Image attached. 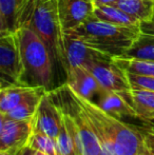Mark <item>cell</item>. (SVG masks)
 <instances>
[{
  "mask_svg": "<svg viewBox=\"0 0 154 155\" xmlns=\"http://www.w3.org/2000/svg\"><path fill=\"white\" fill-rule=\"evenodd\" d=\"M71 91L90 117L103 155H140L144 152L142 131L108 113L96 102L82 97L72 89Z\"/></svg>",
  "mask_w": 154,
  "mask_h": 155,
  "instance_id": "1",
  "label": "cell"
},
{
  "mask_svg": "<svg viewBox=\"0 0 154 155\" xmlns=\"http://www.w3.org/2000/svg\"><path fill=\"white\" fill-rule=\"evenodd\" d=\"M67 32L112 58L125 55L142 34L139 27H125L105 22L94 15L76 29Z\"/></svg>",
  "mask_w": 154,
  "mask_h": 155,
  "instance_id": "2",
  "label": "cell"
},
{
  "mask_svg": "<svg viewBox=\"0 0 154 155\" xmlns=\"http://www.w3.org/2000/svg\"><path fill=\"white\" fill-rule=\"evenodd\" d=\"M20 53L25 67L23 84L50 91L53 81L54 59L44 41L35 31L25 27L18 32Z\"/></svg>",
  "mask_w": 154,
  "mask_h": 155,
  "instance_id": "3",
  "label": "cell"
},
{
  "mask_svg": "<svg viewBox=\"0 0 154 155\" xmlns=\"http://www.w3.org/2000/svg\"><path fill=\"white\" fill-rule=\"evenodd\" d=\"M52 93L61 101L60 104L57 102L56 104L64 111L69 113L76 124L81 143L82 155H103L100 141L95 133L92 121L86 111L81 108V106L73 96L70 87L64 84L62 87L56 89Z\"/></svg>",
  "mask_w": 154,
  "mask_h": 155,
  "instance_id": "4",
  "label": "cell"
},
{
  "mask_svg": "<svg viewBox=\"0 0 154 155\" xmlns=\"http://www.w3.org/2000/svg\"><path fill=\"white\" fill-rule=\"evenodd\" d=\"M29 28L44 41L54 61H58L57 41L61 29L58 18L57 0H36L35 11Z\"/></svg>",
  "mask_w": 154,
  "mask_h": 155,
  "instance_id": "5",
  "label": "cell"
},
{
  "mask_svg": "<svg viewBox=\"0 0 154 155\" xmlns=\"http://www.w3.org/2000/svg\"><path fill=\"white\" fill-rule=\"evenodd\" d=\"M25 67L18 33L0 36V89L23 84Z\"/></svg>",
  "mask_w": 154,
  "mask_h": 155,
  "instance_id": "6",
  "label": "cell"
},
{
  "mask_svg": "<svg viewBox=\"0 0 154 155\" xmlns=\"http://www.w3.org/2000/svg\"><path fill=\"white\" fill-rule=\"evenodd\" d=\"M58 61L64 72L77 65H86L95 59H113L110 56L89 47L81 39L69 32L60 31L57 41Z\"/></svg>",
  "mask_w": 154,
  "mask_h": 155,
  "instance_id": "7",
  "label": "cell"
},
{
  "mask_svg": "<svg viewBox=\"0 0 154 155\" xmlns=\"http://www.w3.org/2000/svg\"><path fill=\"white\" fill-rule=\"evenodd\" d=\"M36 0H0V36L29 27Z\"/></svg>",
  "mask_w": 154,
  "mask_h": 155,
  "instance_id": "8",
  "label": "cell"
},
{
  "mask_svg": "<svg viewBox=\"0 0 154 155\" xmlns=\"http://www.w3.org/2000/svg\"><path fill=\"white\" fill-rule=\"evenodd\" d=\"M34 132V117L13 119L0 115V151L21 150Z\"/></svg>",
  "mask_w": 154,
  "mask_h": 155,
  "instance_id": "9",
  "label": "cell"
},
{
  "mask_svg": "<svg viewBox=\"0 0 154 155\" xmlns=\"http://www.w3.org/2000/svg\"><path fill=\"white\" fill-rule=\"evenodd\" d=\"M94 75L101 87L114 92H127L131 89L127 75L113 59H95L84 65Z\"/></svg>",
  "mask_w": 154,
  "mask_h": 155,
  "instance_id": "10",
  "label": "cell"
},
{
  "mask_svg": "<svg viewBox=\"0 0 154 155\" xmlns=\"http://www.w3.org/2000/svg\"><path fill=\"white\" fill-rule=\"evenodd\" d=\"M64 124V113L48 91L42 96L34 116V131L57 138Z\"/></svg>",
  "mask_w": 154,
  "mask_h": 155,
  "instance_id": "11",
  "label": "cell"
},
{
  "mask_svg": "<svg viewBox=\"0 0 154 155\" xmlns=\"http://www.w3.org/2000/svg\"><path fill=\"white\" fill-rule=\"evenodd\" d=\"M95 6L94 0H57L61 31H71L82 25L93 15Z\"/></svg>",
  "mask_w": 154,
  "mask_h": 155,
  "instance_id": "12",
  "label": "cell"
},
{
  "mask_svg": "<svg viewBox=\"0 0 154 155\" xmlns=\"http://www.w3.org/2000/svg\"><path fill=\"white\" fill-rule=\"evenodd\" d=\"M66 84L80 96L94 101L103 90L92 73L82 65L70 69L66 72Z\"/></svg>",
  "mask_w": 154,
  "mask_h": 155,
  "instance_id": "13",
  "label": "cell"
},
{
  "mask_svg": "<svg viewBox=\"0 0 154 155\" xmlns=\"http://www.w3.org/2000/svg\"><path fill=\"white\" fill-rule=\"evenodd\" d=\"M94 102H96L108 113L115 115L119 118L123 116L137 118V112L123 92L118 93L103 89L94 100Z\"/></svg>",
  "mask_w": 154,
  "mask_h": 155,
  "instance_id": "14",
  "label": "cell"
},
{
  "mask_svg": "<svg viewBox=\"0 0 154 155\" xmlns=\"http://www.w3.org/2000/svg\"><path fill=\"white\" fill-rule=\"evenodd\" d=\"M48 91L42 87H35L32 92L13 110L8 111L5 114H0L13 119H31L35 116L36 111L39 106L42 96Z\"/></svg>",
  "mask_w": 154,
  "mask_h": 155,
  "instance_id": "15",
  "label": "cell"
},
{
  "mask_svg": "<svg viewBox=\"0 0 154 155\" xmlns=\"http://www.w3.org/2000/svg\"><path fill=\"white\" fill-rule=\"evenodd\" d=\"M96 18L105 22L113 23L117 25H125V27H139L140 21L136 18L130 16L123 10L117 8L114 4L108 5H97L95 6L94 13Z\"/></svg>",
  "mask_w": 154,
  "mask_h": 155,
  "instance_id": "16",
  "label": "cell"
},
{
  "mask_svg": "<svg viewBox=\"0 0 154 155\" xmlns=\"http://www.w3.org/2000/svg\"><path fill=\"white\" fill-rule=\"evenodd\" d=\"M114 5L140 22L154 19V0H118Z\"/></svg>",
  "mask_w": 154,
  "mask_h": 155,
  "instance_id": "17",
  "label": "cell"
},
{
  "mask_svg": "<svg viewBox=\"0 0 154 155\" xmlns=\"http://www.w3.org/2000/svg\"><path fill=\"white\" fill-rule=\"evenodd\" d=\"M34 88L35 87L19 84L0 89V114H5L13 110L32 92Z\"/></svg>",
  "mask_w": 154,
  "mask_h": 155,
  "instance_id": "18",
  "label": "cell"
},
{
  "mask_svg": "<svg viewBox=\"0 0 154 155\" xmlns=\"http://www.w3.org/2000/svg\"><path fill=\"white\" fill-rule=\"evenodd\" d=\"M123 94L137 112V118L149 112H154V91L130 89Z\"/></svg>",
  "mask_w": 154,
  "mask_h": 155,
  "instance_id": "19",
  "label": "cell"
},
{
  "mask_svg": "<svg viewBox=\"0 0 154 155\" xmlns=\"http://www.w3.org/2000/svg\"><path fill=\"white\" fill-rule=\"evenodd\" d=\"M121 57L154 60V35L142 33L134 45Z\"/></svg>",
  "mask_w": 154,
  "mask_h": 155,
  "instance_id": "20",
  "label": "cell"
},
{
  "mask_svg": "<svg viewBox=\"0 0 154 155\" xmlns=\"http://www.w3.org/2000/svg\"><path fill=\"white\" fill-rule=\"evenodd\" d=\"M114 61L125 72L154 77V60L117 57L114 58Z\"/></svg>",
  "mask_w": 154,
  "mask_h": 155,
  "instance_id": "21",
  "label": "cell"
},
{
  "mask_svg": "<svg viewBox=\"0 0 154 155\" xmlns=\"http://www.w3.org/2000/svg\"><path fill=\"white\" fill-rule=\"evenodd\" d=\"M28 146L35 151H40L49 155H60L57 141L48 134L34 131L28 141Z\"/></svg>",
  "mask_w": 154,
  "mask_h": 155,
  "instance_id": "22",
  "label": "cell"
},
{
  "mask_svg": "<svg viewBox=\"0 0 154 155\" xmlns=\"http://www.w3.org/2000/svg\"><path fill=\"white\" fill-rule=\"evenodd\" d=\"M128 81L131 89H143V90L154 91V77L152 76L139 75L126 72Z\"/></svg>",
  "mask_w": 154,
  "mask_h": 155,
  "instance_id": "23",
  "label": "cell"
},
{
  "mask_svg": "<svg viewBox=\"0 0 154 155\" xmlns=\"http://www.w3.org/2000/svg\"><path fill=\"white\" fill-rule=\"evenodd\" d=\"M143 133L144 152L140 155H154V130L151 128L140 130Z\"/></svg>",
  "mask_w": 154,
  "mask_h": 155,
  "instance_id": "24",
  "label": "cell"
},
{
  "mask_svg": "<svg viewBox=\"0 0 154 155\" xmlns=\"http://www.w3.org/2000/svg\"><path fill=\"white\" fill-rule=\"evenodd\" d=\"M139 119H142L144 123L148 124L150 127H154V112H149L147 114L143 115L139 117Z\"/></svg>",
  "mask_w": 154,
  "mask_h": 155,
  "instance_id": "25",
  "label": "cell"
},
{
  "mask_svg": "<svg viewBox=\"0 0 154 155\" xmlns=\"http://www.w3.org/2000/svg\"><path fill=\"white\" fill-rule=\"evenodd\" d=\"M34 154H35V150L32 149V148L29 147L28 145L25 146V147H23L18 153V155H34Z\"/></svg>",
  "mask_w": 154,
  "mask_h": 155,
  "instance_id": "26",
  "label": "cell"
},
{
  "mask_svg": "<svg viewBox=\"0 0 154 155\" xmlns=\"http://www.w3.org/2000/svg\"><path fill=\"white\" fill-rule=\"evenodd\" d=\"M118 0H94L95 5H108V4H114Z\"/></svg>",
  "mask_w": 154,
  "mask_h": 155,
  "instance_id": "27",
  "label": "cell"
},
{
  "mask_svg": "<svg viewBox=\"0 0 154 155\" xmlns=\"http://www.w3.org/2000/svg\"><path fill=\"white\" fill-rule=\"evenodd\" d=\"M20 150H8V151H0V155H18Z\"/></svg>",
  "mask_w": 154,
  "mask_h": 155,
  "instance_id": "28",
  "label": "cell"
},
{
  "mask_svg": "<svg viewBox=\"0 0 154 155\" xmlns=\"http://www.w3.org/2000/svg\"><path fill=\"white\" fill-rule=\"evenodd\" d=\"M34 155H49V154H45L43 152H40V151H35V154Z\"/></svg>",
  "mask_w": 154,
  "mask_h": 155,
  "instance_id": "29",
  "label": "cell"
},
{
  "mask_svg": "<svg viewBox=\"0 0 154 155\" xmlns=\"http://www.w3.org/2000/svg\"><path fill=\"white\" fill-rule=\"evenodd\" d=\"M150 128H151V129H153V130H154V127H150Z\"/></svg>",
  "mask_w": 154,
  "mask_h": 155,
  "instance_id": "30",
  "label": "cell"
}]
</instances>
